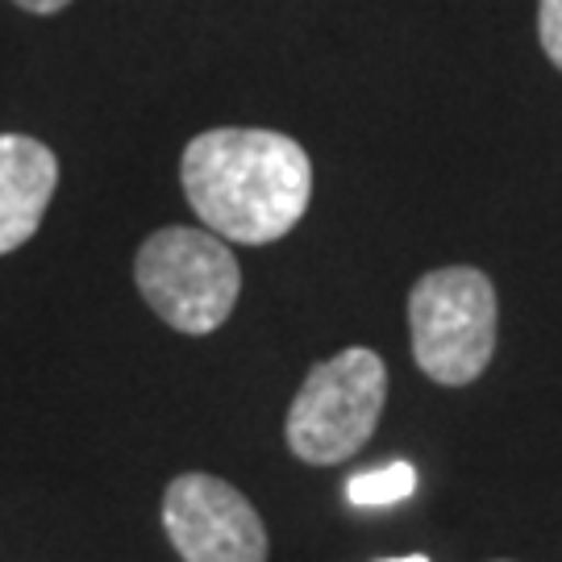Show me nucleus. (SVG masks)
Instances as JSON below:
<instances>
[{"label":"nucleus","mask_w":562,"mask_h":562,"mask_svg":"<svg viewBox=\"0 0 562 562\" xmlns=\"http://www.w3.org/2000/svg\"><path fill=\"white\" fill-rule=\"evenodd\" d=\"M180 180L217 238L267 246L308 213L313 162L301 142L276 130H209L188 142Z\"/></svg>","instance_id":"1"},{"label":"nucleus","mask_w":562,"mask_h":562,"mask_svg":"<svg viewBox=\"0 0 562 562\" xmlns=\"http://www.w3.org/2000/svg\"><path fill=\"white\" fill-rule=\"evenodd\" d=\"M134 280L155 317L192 338L222 329L241 292L238 259L225 238L188 225H167L142 241Z\"/></svg>","instance_id":"2"},{"label":"nucleus","mask_w":562,"mask_h":562,"mask_svg":"<svg viewBox=\"0 0 562 562\" xmlns=\"http://www.w3.org/2000/svg\"><path fill=\"white\" fill-rule=\"evenodd\" d=\"M413 359L442 387H467L496 355V288L475 267H442L408 292Z\"/></svg>","instance_id":"3"},{"label":"nucleus","mask_w":562,"mask_h":562,"mask_svg":"<svg viewBox=\"0 0 562 562\" xmlns=\"http://www.w3.org/2000/svg\"><path fill=\"white\" fill-rule=\"evenodd\" d=\"M387 401V371L371 346H346L304 375L288 408V446L313 467H334L371 442Z\"/></svg>","instance_id":"4"},{"label":"nucleus","mask_w":562,"mask_h":562,"mask_svg":"<svg viewBox=\"0 0 562 562\" xmlns=\"http://www.w3.org/2000/svg\"><path fill=\"white\" fill-rule=\"evenodd\" d=\"M162 529L183 562H267V529L255 504L204 471L167 483Z\"/></svg>","instance_id":"5"},{"label":"nucleus","mask_w":562,"mask_h":562,"mask_svg":"<svg viewBox=\"0 0 562 562\" xmlns=\"http://www.w3.org/2000/svg\"><path fill=\"white\" fill-rule=\"evenodd\" d=\"M59 188L55 150L25 134H0V255L38 234Z\"/></svg>","instance_id":"6"},{"label":"nucleus","mask_w":562,"mask_h":562,"mask_svg":"<svg viewBox=\"0 0 562 562\" xmlns=\"http://www.w3.org/2000/svg\"><path fill=\"white\" fill-rule=\"evenodd\" d=\"M417 492V471L413 462H387L375 471H359L346 480V496L359 508H383V504H401Z\"/></svg>","instance_id":"7"},{"label":"nucleus","mask_w":562,"mask_h":562,"mask_svg":"<svg viewBox=\"0 0 562 562\" xmlns=\"http://www.w3.org/2000/svg\"><path fill=\"white\" fill-rule=\"evenodd\" d=\"M538 38L546 59L562 71V0H538Z\"/></svg>","instance_id":"8"},{"label":"nucleus","mask_w":562,"mask_h":562,"mask_svg":"<svg viewBox=\"0 0 562 562\" xmlns=\"http://www.w3.org/2000/svg\"><path fill=\"white\" fill-rule=\"evenodd\" d=\"M18 9H25V13H38V18H50V13H59V9H67L71 0H13Z\"/></svg>","instance_id":"9"},{"label":"nucleus","mask_w":562,"mask_h":562,"mask_svg":"<svg viewBox=\"0 0 562 562\" xmlns=\"http://www.w3.org/2000/svg\"><path fill=\"white\" fill-rule=\"evenodd\" d=\"M383 562H429L425 554H404V559H383Z\"/></svg>","instance_id":"10"}]
</instances>
